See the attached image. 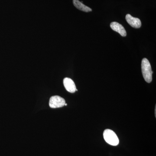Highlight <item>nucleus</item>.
Wrapping results in <instances>:
<instances>
[{
  "label": "nucleus",
  "instance_id": "7ed1b4c3",
  "mask_svg": "<svg viewBox=\"0 0 156 156\" xmlns=\"http://www.w3.org/2000/svg\"><path fill=\"white\" fill-rule=\"evenodd\" d=\"M66 101L64 98L58 95H55L50 98L49 105L51 108H59L65 106Z\"/></svg>",
  "mask_w": 156,
  "mask_h": 156
},
{
  "label": "nucleus",
  "instance_id": "423d86ee",
  "mask_svg": "<svg viewBox=\"0 0 156 156\" xmlns=\"http://www.w3.org/2000/svg\"><path fill=\"white\" fill-rule=\"evenodd\" d=\"M111 28L113 30L119 33L122 36L126 37L127 35V33L125 28L122 25L116 22H113L110 24Z\"/></svg>",
  "mask_w": 156,
  "mask_h": 156
},
{
  "label": "nucleus",
  "instance_id": "f257e3e1",
  "mask_svg": "<svg viewBox=\"0 0 156 156\" xmlns=\"http://www.w3.org/2000/svg\"><path fill=\"white\" fill-rule=\"evenodd\" d=\"M141 70L143 77L146 82L151 83L152 80L153 72L149 61L147 58H143L141 62Z\"/></svg>",
  "mask_w": 156,
  "mask_h": 156
},
{
  "label": "nucleus",
  "instance_id": "6e6552de",
  "mask_svg": "<svg viewBox=\"0 0 156 156\" xmlns=\"http://www.w3.org/2000/svg\"><path fill=\"white\" fill-rule=\"evenodd\" d=\"M156 107H155V116H156Z\"/></svg>",
  "mask_w": 156,
  "mask_h": 156
},
{
  "label": "nucleus",
  "instance_id": "0eeeda50",
  "mask_svg": "<svg viewBox=\"0 0 156 156\" xmlns=\"http://www.w3.org/2000/svg\"><path fill=\"white\" fill-rule=\"evenodd\" d=\"M73 4L76 8L84 12H89L92 11V9L84 5L79 0H73Z\"/></svg>",
  "mask_w": 156,
  "mask_h": 156
},
{
  "label": "nucleus",
  "instance_id": "39448f33",
  "mask_svg": "<svg viewBox=\"0 0 156 156\" xmlns=\"http://www.w3.org/2000/svg\"><path fill=\"white\" fill-rule=\"evenodd\" d=\"M63 84L65 88L68 92L70 93H74L76 91V87L74 82L71 79L65 78L63 80Z\"/></svg>",
  "mask_w": 156,
  "mask_h": 156
},
{
  "label": "nucleus",
  "instance_id": "20e7f679",
  "mask_svg": "<svg viewBox=\"0 0 156 156\" xmlns=\"http://www.w3.org/2000/svg\"><path fill=\"white\" fill-rule=\"evenodd\" d=\"M126 18L127 22L132 27L134 28H139L141 27V22L139 18L132 17L129 14L126 15Z\"/></svg>",
  "mask_w": 156,
  "mask_h": 156
},
{
  "label": "nucleus",
  "instance_id": "f03ea898",
  "mask_svg": "<svg viewBox=\"0 0 156 156\" xmlns=\"http://www.w3.org/2000/svg\"><path fill=\"white\" fill-rule=\"evenodd\" d=\"M103 137L108 144L112 146H117L119 144V139L114 131L110 129H106L103 132Z\"/></svg>",
  "mask_w": 156,
  "mask_h": 156
}]
</instances>
